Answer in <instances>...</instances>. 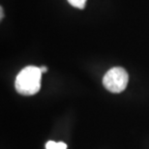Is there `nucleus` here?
Listing matches in <instances>:
<instances>
[{
  "instance_id": "f257e3e1",
  "label": "nucleus",
  "mask_w": 149,
  "mask_h": 149,
  "mask_svg": "<svg viewBox=\"0 0 149 149\" xmlns=\"http://www.w3.org/2000/svg\"><path fill=\"white\" fill-rule=\"evenodd\" d=\"M42 72L39 67H25L17 76L16 85L17 91L24 96L36 94L41 88Z\"/></svg>"
},
{
  "instance_id": "f03ea898",
  "label": "nucleus",
  "mask_w": 149,
  "mask_h": 149,
  "mask_svg": "<svg viewBox=\"0 0 149 149\" xmlns=\"http://www.w3.org/2000/svg\"><path fill=\"white\" fill-rule=\"evenodd\" d=\"M129 82V76L126 70L121 67H114L109 70L104 76L103 84L109 92L120 93L124 91Z\"/></svg>"
},
{
  "instance_id": "7ed1b4c3",
  "label": "nucleus",
  "mask_w": 149,
  "mask_h": 149,
  "mask_svg": "<svg viewBox=\"0 0 149 149\" xmlns=\"http://www.w3.org/2000/svg\"><path fill=\"white\" fill-rule=\"evenodd\" d=\"M46 149H67V144L62 141L55 142L53 141H49L46 143Z\"/></svg>"
},
{
  "instance_id": "20e7f679",
  "label": "nucleus",
  "mask_w": 149,
  "mask_h": 149,
  "mask_svg": "<svg viewBox=\"0 0 149 149\" xmlns=\"http://www.w3.org/2000/svg\"><path fill=\"white\" fill-rule=\"evenodd\" d=\"M68 2L77 9H83L86 4V0H68Z\"/></svg>"
},
{
  "instance_id": "39448f33",
  "label": "nucleus",
  "mask_w": 149,
  "mask_h": 149,
  "mask_svg": "<svg viewBox=\"0 0 149 149\" xmlns=\"http://www.w3.org/2000/svg\"><path fill=\"white\" fill-rule=\"evenodd\" d=\"M40 70H41V72H42V74L46 73V72H47V67H45V66H42V67H40Z\"/></svg>"
},
{
  "instance_id": "423d86ee",
  "label": "nucleus",
  "mask_w": 149,
  "mask_h": 149,
  "mask_svg": "<svg viewBox=\"0 0 149 149\" xmlns=\"http://www.w3.org/2000/svg\"><path fill=\"white\" fill-rule=\"evenodd\" d=\"M3 17V8L1 7V19Z\"/></svg>"
}]
</instances>
